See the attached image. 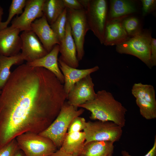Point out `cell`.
I'll return each mask as SVG.
<instances>
[{
    "instance_id": "cell-1",
    "label": "cell",
    "mask_w": 156,
    "mask_h": 156,
    "mask_svg": "<svg viewBox=\"0 0 156 156\" xmlns=\"http://www.w3.org/2000/svg\"><path fill=\"white\" fill-rule=\"evenodd\" d=\"M67 95L64 85L47 69L26 63L16 68L0 95V148L22 134L45 130Z\"/></svg>"
},
{
    "instance_id": "cell-2",
    "label": "cell",
    "mask_w": 156,
    "mask_h": 156,
    "mask_svg": "<svg viewBox=\"0 0 156 156\" xmlns=\"http://www.w3.org/2000/svg\"><path fill=\"white\" fill-rule=\"evenodd\" d=\"M79 107L89 111L91 120L112 121L122 128L125 125L127 109L111 93L105 90L98 91L93 100Z\"/></svg>"
},
{
    "instance_id": "cell-3",
    "label": "cell",
    "mask_w": 156,
    "mask_h": 156,
    "mask_svg": "<svg viewBox=\"0 0 156 156\" xmlns=\"http://www.w3.org/2000/svg\"><path fill=\"white\" fill-rule=\"evenodd\" d=\"M84 110H78L65 102L57 117L45 130L39 133L51 140L57 148H60L73 120L80 116Z\"/></svg>"
},
{
    "instance_id": "cell-4",
    "label": "cell",
    "mask_w": 156,
    "mask_h": 156,
    "mask_svg": "<svg viewBox=\"0 0 156 156\" xmlns=\"http://www.w3.org/2000/svg\"><path fill=\"white\" fill-rule=\"evenodd\" d=\"M152 38L150 31L143 30L135 36L116 45V51L121 54L130 55L138 58L151 69L152 66L151 47Z\"/></svg>"
},
{
    "instance_id": "cell-5",
    "label": "cell",
    "mask_w": 156,
    "mask_h": 156,
    "mask_svg": "<svg viewBox=\"0 0 156 156\" xmlns=\"http://www.w3.org/2000/svg\"><path fill=\"white\" fill-rule=\"evenodd\" d=\"M15 139L25 156H49L57 150L51 140L39 134L26 132Z\"/></svg>"
},
{
    "instance_id": "cell-6",
    "label": "cell",
    "mask_w": 156,
    "mask_h": 156,
    "mask_svg": "<svg viewBox=\"0 0 156 156\" xmlns=\"http://www.w3.org/2000/svg\"><path fill=\"white\" fill-rule=\"evenodd\" d=\"M90 28L100 43L103 44L107 21L108 4L106 0H88L84 9Z\"/></svg>"
},
{
    "instance_id": "cell-7",
    "label": "cell",
    "mask_w": 156,
    "mask_h": 156,
    "mask_svg": "<svg viewBox=\"0 0 156 156\" xmlns=\"http://www.w3.org/2000/svg\"><path fill=\"white\" fill-rule=\"evenodd\" d=\"M122 127L113 122L97 121L87 122L83 130L85 135L84 144L92 141H118L122 134Z\"/></svg>"
},
{
    "instance_id": "cell-8",
    "label": "cell",
    "mask_w": 156,
    "mask_h": 156,
    "mask_svg": "<svg viewBox=\"0 0 156 156\" xmlns=\"http://www.w3.org/2000/svg\"><path fill=\"white\" fill-rule=\"evenodd\" d=\"M67 20L77 49V57L81 60L84 55L85 37L90 30L87 20L85 10H75L67 9Z\"/></svg>"
},
{
    "instance_id": "cell-9",
    "label": "cell",
    "mask_w": 156,
    "mask_h": 156,
    "mask_svg": "<svg viewBox=\"0 0 156 156\" xmlns=\"http://www.w3.org/2000/svg\"><path fill=\"white\" fill-rule=\"evenodd\" d=\"M90 75L77 82L67 94V103L77 109L79 106L93 100L96 93Z\"/></svg>"
},
{
    "instance_id": "cell-10",
    "label": "cell",
    "mask_w": 156,
    "mask_h": 156,
    "mask_svg": "<svg viewBox=\"0 0 156 156\" xmlns=\"http://www.w3.org/2000/svg\"><path fill=\"white\" fill-rule=\"evenodd\" d=\"M45 0H27L24 10L12 21L11 26L21 31L31 30V25L43 15V8Z\"/></svg>"
},
{
    "instance_id": "cell-11",
    "label": "cell",
    "mask_w": 156,
    "mask_h": 156,
    "mask_svg": "<svg viewBox=\"0 0 156 156\" xmlns=\"http://www.w3.org/2000/svg\"><path fill=\"white\" fill-rule=\"evenodd\" d=\"M22 42L21 53L27 62L40 58L48 53L39 39L31 30L23 31L20 35Z\"/></svg>"
},
{
    "instance_id": "cell-12",
    "label": "cell",
    "mask_w": 156,
    "mask_h": 156,
    "mask_svg": "<svg viewBox=\"0 0 156 156\" xmlns=\"http://www.w3.org/2000/svg\"><path fill=\"white\" fill-rule=\"evenodd\" d=\"M18 29L11 26L0 30V55H15L20 52L22 42Z\"/></svg>"
},
{
    "instance_id": "cell-13",
    "label": "cell",
    "mask_w": 156,
    "mask_h": 156,
    "mask_svg": "<svg viewBox=\"0 0 156 156\" xmlns=\"http://www.w3.org/2000/svg\"><path fill=\"white\" fill-rule=\"evenodd\" d=\"M31 30L37 36L48 53L60 42L43 15L31 25Z\"/></svg>"
},
{
    "instance_id": "cell-14",
    "label": "cell",
    "mask_w": 156,
    "mask_h": 156,
    "mask_svg": "<svg viewBox=\"0 0 156 156\" xmlns=\"http://www.w3.org/2000/svg\"><path fill=\"white\" fill-rule=\"evenodd\" d=\"M59 45L61 55L59 59L69 66L77 68L79 61L77 57L76 47L68 20L64 36L60 42Z\"/></svg>"
},
{
    "instance_id": "cell-15",
    "label": "cell",
    "mask_w": 156,
    "mask_h": 156,
    "mask_svg": "<svg viewBox=\"0 0 156 156\" xmlns=\"http://www.w3.org/2000/svg\"><path fill=\"white\" fill-rule=\"evenodd\" d=\"M58 61L59 67L64 76V88L67 94L77 82L99 69L97 66L89 68L78 69L69 66L59 58Z\"/></svg>"
},
{
    "instance_id": "cell-16",
    "label": "cell",
    "mask_w": 156,
    "mask_h": 156,
    "mask_svg": "<svg viewBox=\"0 0 156 156\" xmlns=\"http://www.w3.org/2000/svg\"><path fill=\"white\" fill-rule=\"evenodd\" d=\"M123 18L107 20L103 43L105 45L116 46L130 38L122 25Z\"/></svg>"
},
{
    "instance_id": "cell-17",
    "label": "cell",
    "mask_w": 156,
    "mask_h": 156,
    "mask_svg": "<svg viewBox=\"0 0 156 156\" xmlns=\"http://www.w3.org/2000/svg\"><path fill=\"white\" fill-rule=\"evenodd\" d=\"M59 53V45H56L52 50L44 56L30 62L26 63L34 67L44 68L53 73L62 84L64 77L59 67L58 56Z\"/></svg>"
},
{
    "instance_id": "cell-18",
    "label": "cell",
    "mask_w": 156,
    "mask_h": 156,
    "mask_svg": "<svg viewBox=\"0 0 156 156\" xmlns=\"http://www.w3.org/2000/svg\"><path fill=\"white\" fill-rule=\"evenodd\" d=\"M137 12V9L134 1L110 0L107 20L132 15Z\"/></svg>"
},
{
    "instance_id": "cell-19",
    "label": "cell",
    "mask_w": 156,
    "mask_h": 156,
    "mask_svg": "<svg viewBox=\"0 0 156 156\" xmlns=\"http://www.w3.org/2000/svg\"><path fill=\"white\" fill-rule=\"evenodd\" d=\"M85 138L83 131L67 133L60 149L75 156H79L84 146Z\"/></svg>"
},
{
    "instance_id": "cell-20",
    "label": "cell",
    "mask_w": 156,
    "mask_h": 156,
    "mask_svg": "<svg viewBox=\"0 0 156 156\" xmlns=\"http://www.w3.org/2000/svg\"><path fill=\"white\" fill-rule=\"evenodd\" d=\"M113 142L107 141H92L84 144L79 156H108L113 154Z\"/></svg>"
},
{
    "instance_id": "cell-21",
    "label": "cell",
    "mask_w": 156,
    "mask_h": 156,
    "mask_svg": "<svg viewBox=\"0 0 156 156\" xmlns=\"http://www.w3.org/2000/svg\"><path fill=\"white\" fill-rule=\"evenodd\" d=\"M24 60L21 53L10 57L0 55V90H2L10 77L11 67L22 63Z\"/></svg>"
},
{
    "instance_id": "cell-22",
    "label": "cell",
    "mask_w": 156,
    "mask_h": 156,
    "mask_svg": "<svg viewBox=\"0 0 156 156\" xmlns=\"http://www.w3.org/2000/svg\"><path fill=\"white\" fill-rule=\"evenodd\" d=\"M65 8L62 0H45L43 13L50 25L56 20Z\"/></svg>"
},
{
    "instance_id": "cell-23",
    "label": "cell",
    "mask_w": 156,
    "mask_h": 156,
    "mask_svg": "<svg viewBox=\"0 0 156 156\" xmlns=\"http://www.w3.org/2000/svg\"><path fill=\"white\" fill-rule=\"evenodd\" d=\"M121 21L125 30L130 38L138 34L143 30L140 20L136 16L131 15L124 17Z\"/></svg>"
},
{
    "instance_id": "cell-24",
    "label": "cell",
    "mask_w": 156,
    "mask_h": 156,
    "mask_svg": "<svg viewBox=\"0 0 156 156\" xmlns=\"http://www.w3.org/2000/svg\"><path fill=\"white\" fill-rule=\"evenodd\" d=\"M26 0H12L9 10L8 18L4 22L0 23V30L6 28L14 17L16 15L21 14L25 8Z\"/></svg>"
},
{
    "instance_id": "cell-25",
    "label": "cell",
    "mask_w": 156,
    "mask_h": 156,
    "mask_svg": "<svg viewBox=\"0 0 156 156\" xmlns=\"http://www.w3.org/2000/svg\"><path fill=\"white\" fill-rule=\"evenodd\" d=\"M135 102L143 118L148 120L156 118V106L147 101L144 97L136 99Z\"/></svg>"
},
{
    "instance_id": "cell-26",
    "label": "cell",
    "mask_w": 156,
    "mask_h": 156,
    "mask_svg": "<svg viewBox=\"0 0 156 156\" xmlns=\"http://www.w3.org/2000/svg\"><path fill=\"white\" fill-rule=\"evenodd\" d=\"M67 21V11L66 8L56 20L50 25L60 42L64 36Z\"/></svg>"
},
{
    "instance_id": "cell-27",
    "label": "cell",
    "mask_w": 156,
    "mask_h": 156,
    "mask_svg": "<svg viewBox=\"0 0 156 156\" xmlns=\"http://www.w3.org/2000/svg\"><path fill=\"white\" fill-rule=\"evenodd\" d=\"M87 122L85 119L80 116L75 118L72 121L68 129V133L79 132L85 128Z\"/></svg>"
},
{
    "instance_id": "cell-28",
    "label": "cell",
    "mask_w": 156,
    "mask_h": 156,
    "mask_svg": "<svg viewBox=\"0 0 156 156\" xmlns=\"http://www.w3.org/2000/svg\"><path fill=\"white\" fill-rule=\"evenodd\" d=\"M20 150L15 139L0 148V156H14Z\"/></svg>"
},
{
    "instance_id": "cell-29",
    "label": "cell",
    "mask_w": 156,
    "mask_h": 156,
    "mask_svg": "<svg viewBox=\"0 0 156 156\" xmlns=\"http://www.w3.org/2000/svg\"><path fill=\"white\" fill-rule=\"evenodd\" d=\"M142 15L144 16L155 11L156 8V0H142Z\"/></svg>"
},
{
    "instance_id": "cell-30",
    "label": "cell",
    "mask_w": 156,
    "mask_h": 156,
    "mask_svg": "<svg viewBox=\"0 0 156 156\" xmlns=\"http://www.w3.org/2000/svg\"><path fill=\"white\" fill-rule=\"evenodd\" d=\"M144 98L148 102L156 106L155 91L152 85L146 84Z\"/></svg>"
},
{
    "instance_id": "cell-31",
    "label": "cell",
    "mask_w": 156,
    "mask_h": 156,
    "mask_svg": "<svg viewBox=\"0 0 156 156\" xmlns=\"http://www.w3.org/2000/svg\"><path fill=\"white\" fill-rule=\"evenodd\" d=\"M146 84L141 83H134L131 89V93L135 99L144 97Z\"/></svg>"
},
{
    "instance_id": "cell-32",
    "label": "cell",
    "mask_w": 156,
    "mask_h": 156,
    "mask_svg": "<svg viewBox=\"0 0 156 156\" xmlns=\"http://www.w3.org/2000/svg\"><path fill=\"white\" fill-rule=\"evenodd\" d=\"M64 6L67 9L75 10L84 9L79 0H62Z\"/></svg>"
},
{
    "instance_id": "cell-33",
    "label": "cell",
    "mask_w": 156,
    "mask_h": 156,
    "mask_svg": "<svg viewBox=\"0 0 156 156\" xmlns=\"http://www.w3.org/2000/svg\"><path fill=\"white\" fill-rule=\"evenodd\" d=\"M151 60L152 67L156 65V39L152 38L151 47Z\"/></svg>"
},
{
    "instance_id": "cell-34",
    "label": "cell",
    "mask_w": 156,
    "mask_h": 156,
    "mask_svg": "<svg viewBox=\"0 0 156 156\" xmlns=\"http://www.w3.org/2000/svg\"><path fill=\"white\" fill-rule=\"evenodd\" d=\"M122 156H133L130 155L125 150H122L121 152ZM144 156H156V136H155L153 146L149 151Z\"/></svg>"
},
{
    "instance_id": "cell-35",
    "label": "cell",
    "mask_w": 156,
    "mask_h": 156,
    "mask_svg": "<svg viewBox=\"0 0 156 156\" xmlns=\"http://www.w3.org/2000/svg\"><path fill=\"white\" fill-rule=\"evenodd\" d=\"M49 156H75L72 154L66 153L60 149Z\"/></svg>"
},
{
    "instance_id": "cell-36",
    "label": "cell",
    "mask_w": 156,
    "mask_h": 156,
    "mask_svg": "<svg viewBox=\"0 0 156 156\" xmlns=\"http://www.w3.org/2000/svg\"><path fill=\"white\" fill-rule=\"evenodd\" d=\"M14 156H25L23 152L20 149L15 154Z\"/></svg>"
},
{
    "instance_id": "cell-37",
    "label": "cell",
    "mask_w": 156,
    "mask_h": 156,
    "mask_svg": "<svg viewBox=\"0 0 156 156\" xmlns=\"http://www.w3.org/2000/svg\"><path fill=\"white\" fill-rule=\"evenodd\" d=\"M3 14V10L2 8L0 5V23L2 22V16Z\"/></svg>"
},
{
    "instance_id": "cell-38",
    "label": "cell",
    "mask_w": 156,
    "mask_h": 156,
    "mask_svg": "<svg viewBox=\"0 0 156 156\" xmlns=\"http://www.w3.org/2000/svg\"><path fill=\"white\" fill-rule=\"evenodd\" d=\"M113 154L110 155L108 156H112Z\"/></svg>"
},
{
    "instance_id": "cell-39",
    "label": "cell",
    "mask_w": 156,
    "mask_h": 156,
    "mask_svg": "<svg viewBox=\"0 0 156 156\" xmlns=\"http://www.w3.org/2000/svg\"><path fill=\"white\" fill-rule=\"evenodd\" d=\"M1 90H0V95L1 93Z\"/></svg>"
}]
</instances>
